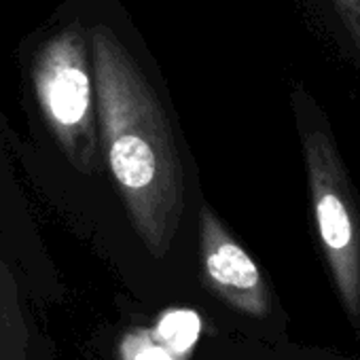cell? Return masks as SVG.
Returning a JSON list of instances; mask_svg holds the SVG:
<instances>
[{
    "mask_svg": "<svg viewBox=\"0 0 360 360\" xmlns=\"http://www.w3.org/2000/svg\"><path fill=\"white\" fill-rule=\"evenodd\" d=\"M328 354H330L333 360H360V354H343V352L330 349V347H328Z\"/></svg>",
    "mask_w": 360,
    "mask_h": 360,
    "instance_id": "obj_9",
    "label": "cell"
},
{
    "mask_svg": "<svg viewBox=\"0 0 360 360\" xmlns=\"http://www.w3.org/2000/svg\"><path fill=\"white\" fill-rule=\"evenodd\" d=\"M318 252L347 326L360 341V193L320 102L297 83L290 94Z\"/></svg>",
    "mask_w": 360,
    "mask_h": 360,
    "instance_id": "obj_2",
    "label": "cell"
},
{
    "mask_svg": "<svg viewBox=\"0 0 360 360\" xmlns=\"http://www.w3.org/2000/svg\"><path fill=\"white\" fill-rule=\"evenodd\" d=\"M91 43L108 163L136 225L157 244L183 204V172L172 131L148 83L112 32L98 26Z\"/></svg>",
    "mask_w": 360,
    "mask_h": 360,
    "instance_id": "obj_1",
    "label": "cell"
},
{
    "mask_svg": "<svg viewBox=\"0 0 360 360\" xmlns=\"http://www.w3.org/2000/svg\"><path fill=\"white\" fill-rule=\"evenodd\" d=\"M34 83L41 108L64 148L81 167L94 153V85L83 41L72 26L45 43L37 58Z\"/></svg>",
    "mask_w": 360,
    "mask_h": 360,
    "instance_id": "obj_3",
    "label": "cell"
},
{
    "mask_svg": "<svg viewBox=\"0 0 360 360\" xmlns=\"http://www.w3.org/2000/svg\"><path fill=\"white\" fill-rule=\"evenodd\" d=\"M200 330H202V320L191 309H174L159 320L161 341L176 352L189 349L198 341Z\"/></svg>",
    "mask_w": 360,
    "mask_h": 360,
    "instance_id": "obj_6",
    "label": "cell"
},
{
    "mask_svg": "<svg viewBox=\"0 0 360 360\" xmlns=\"http://www.w3.org/2000/svg\"><path fill=\"white\" fill-rule=\"evenodd\" d=\"M134 360H174V358L167 349H163L159 345H144L138 349Z\"/></svg>",
    "mask_w": 360,
    "mask_h": 360,
    "instance_id": "obj_7",
    "label": "cell"
},
{
    "mask_svg": "<svg viewBox=\"0 0 360 360\" xmlns=\"http://www.w3.org/2000/svg\"><path fill=\"white\" fill-rule=\"evenodd\" d=\"M292 360H333L328 347H303L292 352Z\"/></svg>",
    "mask_w": 360,
    "mask_h": 360,
    "instance_id": "obj_8",
    "label": "cell"
},
{
    "mask_svg": "<svg viewBox=\"0 0 360 360\" xmlns=\"http://www.w3.org/2000/svg\"><path fill=\"white\" fill-rule=\"evenodd\" d=\"M324 39L354 70L360 89V0H305Z\"/></svg>",
    "mask_w": 360,
    "mask_h": 360,
    "instance_id": "obj_5",
    "label": "cell"
},
{
    "mask_svg": "<svg viewBox=\"0 0 360 360\" xmlns=\"http://www.w3.org/2000/svg\"><path fill=\"white\" fill-rule=\"evenodd\" d=\"M202 246L208 278L231 297L233 305L257 320H278L261 267L206 208L202 210Z\"/></svg>",
    "mask_w": 360,
    "mask_h": 360,
    "instance_id": "obj_4",
    "label": "cell"
}]
</instances>
